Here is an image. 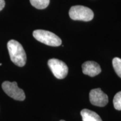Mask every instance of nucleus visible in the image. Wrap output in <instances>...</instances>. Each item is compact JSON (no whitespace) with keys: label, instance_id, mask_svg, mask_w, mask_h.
Returning a JSON list of instances; mask_svg holds the SVG:
<instances>
[{"label":"nucleus","instance_id":"1a4fd4ad","mask_svg":"<svg viewBox=\"0 0 121 121\" xmlns=\"http://www.w3.org/2000/svg\"><path fill=\"white\" fill-rule=\"evenodd\" d=\"M31 5L37 9H44L49 5L50 0H30Z\"/></svg>","mask_w":121,"mask_h":121},{"label":"nucleus","instance_id":"6e6552de","mask_svg":"<svg viewBox=\"0 0 121 121\" xmlns=\"http://www.w3.org/2000/svg\"><path fill=\"white\" fill-rule=\"evenodd\" d=\"M81 115L82 121H103L97 113L87 109L81 110Z\"/></svg>","mask_w":121,"mask_h":121},{"label":"nucleus","instance_id":"ddd939ff","mask_svg":"<svg viewBox=\"0 0 121 121\" xmlns=\"http://www.w3.org/2000/svg\"><path fill=\"white\" fill-rule=\"evenodd\" d=\"M60 121H64V120H60Z\"/></svg>","mask_w":121,"mask_h":121},{"label":"nucleus","instance_id":"39448f33","mask_svg":"<svg viewBox=\"0 0 121 121\" xmlns=\"http://www.w3.org/2000/svg\"><path fill=\"white\" fill-rule=\"evenodd\" d=\"M48 65L57 78L63 79L67 75L69 68L66 63L62 60L56 58L50 59L48 61Z\"/></svg>","mask_w":121,"mask_h":121},{"label":"nucleus","instance_id":"9d476101","mask_svg":"<svg viewBox=\"0 0 121 121\" xmlns=\"http://www.w3.org/2000/svg\"><path fill=\"white\" fill-rule=\"evenodd\" d=\"M112 63L115 72L119 78H121V59L115 57L113 58Z\"/></svg>","mask_w":121,"mask_h":121},{"label":"nucleus","instance_id":"423d86ee","mask_svg":"<svg viewBox=\"0 0 121 121\" xmlns=\"http://www.w3.org/2000/svg\"><path fill=\"white\" fill-rule=\"evenodd\" d=\"M89 98L91 103L98 107H103L108 103V95L100 88L91 90L89 94Z\"/></svg>","mask_w":121,"mask_h":121},{"label":"nucleus","instance_id":"9b49d317","mask_svg":"<svg viewBox=\"0 0 121 121\" xmlns=\"http://www.w3.org/2000/svg\"><path fill=\"white\" fill-rule=\"evenodd\" d=\"M113 105L116 109L121 110V91L115 95L113 99Z\"/></svg>","mask_w":121,"mask_h":121},{"label":"nucleus","instance_id":"20e7f679","mask_svg":"<svg viewBox=\"0 0 121 121\" xmlns=\"http://www.w3.org/2000/svg\"><path fill=\"white\" fill-rule=\"evenodd\" d=\"M2 87L4 93L13 99L19 101L25 100V94L24 90L18 87L16 82L4 81L2 83Z\"/></svg>","mask_w":121,"mask_h":121},{"label":"nucleus","instance_id":"f03ea898","mask_svg":"<svg viewBox=\"0 0 121 121\" xmlns=\"http://www.w3.org/2000/svg\"><path fill=\"white\" fill-rule=\"evenodd\" d=\"M33 37L38 41L52 47L61 45L62 40L57 35L51 31L44 30H36L33 33Z\"/></svg>","mask_w":121,"mask_h":121},{"label":"nucleus","instance_id":"7ed1b4c3","mask_svg":"<svg viewBox=\"0 0 121 121\" xmlns=\"http://www.w3.org/2000/svg\"><path fill=\"white\" fill-rule=\"evenodd\" d=\"M69 15L71 19L73 20L89 22L93 20L94 13L89 7L76 5L71 7L69 11Z\"/></svg>","mask_w":121,"mask_h":121},{"label":"nucleus","instance_id":"0eeeda50","mask_svg":"<svg viewBox=\"0 0 121 121\" xmlns=\"http://www.w3.org/2000/svg\"><path fill=\"white\" fill-rule=\"evenodd\" d=\"M82 72L85 75L94 77L101 72V68L97 62L94 61H86L82 65Z\"/></svg>","mask_w":121,"mask_h":121},{"label":"nucleus","instance_id":"f8f14e48","mask_svg":"<svg viewBox=\"0 0 121 121\" xmlns=\"http://www.w3.org/2000/svg\"><path fill=\"white\" fill-rule=\"evenodd\" d=\"M4 6H5L4 0H0V11H1L4 9Z\"/></svg>","mask_w":121,"mask_h":121},{"label":"nucleus","instance_id":"f257e3e1","mask_svg":"<svg viewBox=\"0 0 121 121\" xmlns=\"http://www.w3.org/2000/svg\"><path fill=\"white\" fill-rule=\"evenodd\" d=\"M7 48L12 62L19 67H23L26 64V55L22 45L15 40L7 43Z\"/></svg>","mask_w":121,"mask_h":121}]
</instances>
